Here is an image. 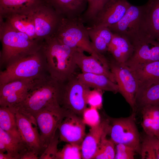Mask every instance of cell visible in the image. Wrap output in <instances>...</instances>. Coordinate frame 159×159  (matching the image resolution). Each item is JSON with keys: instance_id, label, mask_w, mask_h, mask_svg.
<instances>
[{"instance_id": "obj_1", "label": "cell", "mask_w": 159, "mask_h": 159, "mask_svg": "<svg viewBox=\"0 0 159 159\" xmlns=\"http://www.w3.org/2000/svg\"><path fill=\"white\" fill-rule=\"evenodd\" d=\"M42 48L51 78L64 83L74 76L77 66L74 58L77 49L64 44L54 36L44 40Z\"/></svg>"}, {"instance_id": "obj_2", "label": "cell", "mask_w": 159, "mask_h": 159, "mask_svg": "<svg viewBox=\"0 0 159 159\" xmlns=\"http://www.w3.org/2000/svg\"><path fill=\"white\" fill-rule=\"evenodd\" d=\"M0 39L2 45L0 67L21 57L36 52L41 49L43 42L32 39L1 19Z\"/></svg>"}, {"instance_id": "obj_3", "label": "cell", "mask_w": 159, "mask_h": 159, "mask_svg": "<svg viewBox=\"0 0 159 159\" xmlns=\"http://www.w3.org/2000/svg\"><path fill=\"white\" fill-rule=\"evenodd\" d=\"M63 84L49 75L44 79L38 80L24 100L16 106L21 111L34 117L46 107L60 106L59 97Z\"/></svg>"}, {"instance_id": "obj_4", "label": "cell", "mask_w": 159, "mask_h": 159, "mask_svg": "<svg viewBox=\"0 0 159 159\" xmlns=\"http://www.w3.org/2000/svg\"><path fill=\"white\" fill-rule=\"evenodd\" d=\"M0 72V85L13 81L44 79L49 75L42 48L21 57L7 64Z\"/></svg>"}, {"instance_id": "obj_5", "label": "cell", "mask_w": 159, "mask_h": 159, "mask_svg": "<svg viewBox=\"0 0 159 159\" xmlns=\"http://www.w3.org/2000/svg\"><path fill=\"white\" fill-rule=\"evenodd\" d=\"M61 16L54 35L59 41L72 48L89 53L110 68L109 61L104 55L95 50L88 34L87 28L79 19H69Z\"/></svg>"}, {"instance_id": "obj_6", "label": "cell", "mask_w": 159, "mask_h": 159, "mask_svg": "<svg viewBox=\"0 0 159 159\" xmlns=\"http://www.w3.org/2000/svg\"><path fill=\"white\" fill-rule=\"evenodd\" d=\"M145 7V4L135 6L131 4L122 18L108 27L113 33L127 37L132 43L148 36L144 26Z\"/></svg>"}, {"instance_id": "obj_7", "label": "cell", "mask_w": 159, "mask_h": 159, "mask_svg": "<svg viewBox=\"0 0 159 159\" xmlns=\"http://www.w3.org/2000/svg\"><path fill=\"white\" fill-rule=\"evenodd\" d=\"M125 117L109 118L108 134L115 144H123L140 154L141 142L135 121V112Z\"/></svg>"}, {"instance_id": "obj_8", "label": "cell", "mask_w": 159, "mask_h": 159, "mask_svg": "<svg viewBox=\"0 0 159 159\" xmlns=\"http://www.w3.org/2000/svg\"><path fill=\"white\" fill-rule=\"evenodd\" d=\"M63 84L59 104L64 110L80 116L87 108L86 98L90 88L73 77Z\"/></svg>"}, {"instance_id": "obj_9", "label": "cell", "mask_w": 159, "mask_h": 159, "mask_svg": "<svg viewBox=\"0 0 159 159\" xmlns=\"http://www.w3.org/2000/svg\"><path fill=\"white\" fill-rule=\"evenodd\" d=\"M68 111L59 105L51 106L35 116L44 151L54 137L57 129Z\"/></svg>"}, {"instance_id": "obj_10", "label": "cell", "mask_w": 159, "mask_h": 159, "mask_svg": "<svg viewBox=\"0 0 159 159\" xmlns=\"http://www.w3.org/2000/svg\"><path fill=\"white\" fill-rule=\"evenodd\" d=\"M36 35L41 41L54 36L61 16L46 1L31 11Z\"/></svg>"}, {"instance_id": "obj_11", "label": "cell", "mask_w": 159, "mask_h": 159, "mask_svg": "<svg viewBox=\"0 0 159 159\" xmlns=\"http://www.w3.org/2000/svg\"><path fill=\"white\" fill-rule=\"evenodd\" d=\"M8 107L15 114L18 130L22 140L31 150L40 156L44 150L35 118L21 111L16 106Z\"/></svg>"}, {"instance_id": "obj_12", "label": "cell", "mask_w": 159, "mask_h": 159, "mask_svg": "<svg viewBox=\"0 0 159 159\" xmlns=\"http://www.w3.org/2000/svg\"><path fill=\"white\" fill-rule=\"evenodd\" d=\"M110 69L115 77L119 92L130 105L133 111L136 110L135 98L138 89L137 81L130 69L114 59L109 61Z\"/></svg>"}, {"instance_id": "obj_13", "label": "cell", "mask_w": 159, "mask_h": 159, "mask_svg": "<svg viewBox=\"0 0 159 159\" xmlns=\"http://www.w3.org/2000/svg\"><path fill=\"white\" fill-rule=\"evenodd\" d=\"M37 80H17L0 85V107H9L21 103Z\"/></svg>"}, {"instance_id": "obj_14", "label": "cell", "mask_w": 159, "mask_h": 159, "mask_svg": "<svg viewBox=\"0 0 159 159\" xmlns=\"http://www.w3.org/2000/svg\"><path fill=\"white\" fill-rule=\"evenodd\" d=\"M132 44L134 52L125 64L130 69L144 64L159 61V42L147 36Z\"/></svg>"}, {"instance_id": "obj_15", "label": "cell", "mask_w": 159, "mask_h": 159, "mask_svg": "<svg viewBox=\"0 0 159 159\" xmlns=\"http://www.w3.org/2000/svg\"><path fill=\"white\" fill-rule=\"evenodd\" d=\"M58 129L61 141L81 144L85 137V125L80 116L68 111Z\"/></svg>"}, {"instance_id": "obj_16", "label": "cell", "mask_w": 159, "mask_h": 159, "mask_svg": "<svg viewBox=\"0 0 159 159\" xmlns=\"http://www.w3.org/2000/svg\"><path fill=\"white\" fill-rule=\"evenodd\" d=\"M127 0H110L88 26L109 27L117 23L130 5Z\"/></svg>"}, {"instance_id": "obj_17", "label": "cell", "mask_w": 159, "mask_h": 159, "mask_svg": "<svg viewBox=\"0 0 159 159\" xmlns=\"http://www.w3.org/2000/svg\"><path fill=\"white\" fill-rule=\"evenodd\" d=\"M108 119L101 120L97 126L91 128L81 144L82 159H93L102 140L108 135Z\"/></svg>"}, {"instance_id": "obj_18", "label": "cell", "mask_w": 159, "mask_h": 159, "mask_svg": "<svg viewBox=\"0 0 159 159\" xmlns=\"http://www.w3.org/2000/svg\"><path fill=\"white\" fill-rule=\"evenodd\" d=\"M74 58L77 66L80 68L82 72L103 74L116 83L114 75L110 69L93 55L87 56L84 52L76 49Z\"/></svg>"}, {"instance_id": "obj_19", "label": "cell", "mask_w": 159, "mask_h": 159, "mask_svg": "<svg viewBox=\"0 0 159 159\" xmlns=\"http://www.w3.org/2000/svg\"><path fill=\"white\" fill-rule=\"evenodd\" d=\"M31 11L8 14L0 16V19L14 29L26 34L32 39L40 40L36 35Z\"/></svg>"}, {"instance_id": "obj_20", "label": "cell", "mask_w": 159, "mask_h": 159, "mask_svg": "<svg viewBox=\"0 0 159 159\" xmlns=\"http://www.w3.org/2000/svg\"><path fill=\"white\" fill-rule=\"evenodd\" d=\"M113 33V37L109 45L108 52L118 63L125 64L132 55L134 46L127 37L119 34Z\"/></svg>"}, {"instance_id": "obj_21", "label": "cell", "mask_w": 159, "mask_h": 159, "mask_svg": "<svg viewBox=\"0 0 159 159\" xmlns=\"http://www.w3.org/2000/svg\"><path fill=\"white\" fill-rule=\"evenodd\" d=\"M62 16L79 19L86 10L87 0H46Z\"/></svg>"}, {"instance_id": "obj_22", "label": "cell", "mask_w": 159, "mask_h": 159, "mask_svg": "<svg viewBox=\"0 0 159 159\" xmlns=\"http://www.w3.org/2000/svg\"><path fill=\"white\" fill-rule=\"evenodd\" d=\"M144 26L147 34L159 42V0H148L145 4Z\"/></svg>"}, {"instance_id": "obj_23", "label": "cell", "mask_w": 159, "mask_h": 159, "mask_svg": "<svg viewBox=\"0 0 159 159\" xmlns=\"http://www.w3.org/2000/svg\"><path fill=\"white\" fill-rule=\"evenodd\" d=\"M76 77L78 80L89 88L115 93L119 92V88L117 84L105 75L82 72L78 74Z\"/></svg>"}, {"instance_id": "obj_24", "label": "cell", "mask_w": 159, "mask_h": 159, "mask_svg": "<svg viewBox=\"0 0 159 159\" xmlns=\"http://www.w3.org/2000/svg\"><path fill=\"white\" fill-rule=\"evenodd\" d=\"M93 46L99 54L103 55L108 52L113 33L108 27L87 26Z\"/></svg>"}, {"instance_id": "obj_25", "label": "cell", "mask_w": 159, "mask_h": 159, "mask_svg": "<svg viewBox=\"0 0 159 159\" xmlns=\"http://www.w3.org/2000/svg\"><path fill=\"white\" fill-rule=\"evenodd\" d=\"M138 87L159 81V61L148 62L130 69Z\"/></svg>"}, {"instance_id": "obj_26", "label": "cell", "mask_w": 159, "mask_h": 159, "mask_svg": "<svg viewBox=\"0 0 159 159\" xmlns=\"http://www.w3.org/2000/svg\"><path fill=\"white\" fill-rule=\"evenodd\" d=\"M140 110L141 125L145 134L159 136V104L148 105Z\"/></svg>"}, {"instance_id": "obj_27", "label": "cell", "mask_w": 159, "mask_h": 159, "mask_svg": "<svg viewBox=\"0 0 159 159\" xmlns=\"http://www.w3.org/2000/svg\"><path fill=\"white\" fill-rule=\"evenodd\" d=\"M135 103L137 110L159 104V81L138 87Z\"/></svg>"}, {"instance_id": "obj_28", "label": "cell", "mask_w": 159, "mask_h": 159, "mask_svg": "<svg viewBox=\"0 0 159 159\" xmlns=\"http://www.w3.org/2000/svg\"><path fill=\"white\" fill-rule=\"evenodd\" d=\"M46 1V0H0V16L31 12Z\"/></svg>"}, {"instance_id": "obj_29", "label": "cell", "mask_w": 159, "mask_h": 159, "mask_svg": "<svg viewBox=\"0 0 159 159\" xmlns=\"http://www.w3.org/2000/svg\"><path fill=\"white\" fill-rule=\"evenodd\" d=\"M0 139L4 144L6 152L13 159H23L27 154L33 152L22 140L13 138L1 128Z\"/></svg>"}, {"instance_id": "obj_30", "label": "cell", "mask_w": 159, "mask_h": 159, "mask_svg": "<svg viewBox=\"0 0 159 159\" xmlns=\"http://www.w3.org/2000/svg\"><path fill=\"white\" fill-rule=\"evenodd\" d=\"M0 128L13 138L22 140L18 130L15 114L9 107H0Z\"/></svg>"}, {"instance_id": "obj_31", "label": "cell", "mask_w": 159, "mask_h": 159, "mask_svg": "<svg viewBox=\"0 0 159 159\" xmlns=\"http://www.w3.org/2000/svg\"><path fill=\"white\" fill-rule=\"evenodd\" d=\"M140 154L142 159H159V136L146 135L141 143Z\"/></svg>"}, {"instance_id": "obj_32", "label": "cell", "mask_w": 159, "mask_h": 159, "mask_svg": "<svg viewBox=\"0 0 159 159\" xmlns=\"http://www.w3.org/2000/svg\"><path fill=\"white\" fill-rule=\"evenodd\" d=\"M110 0H87V8L80 18L84 23L90 25L95 20L97 14Z\"/></svg>"}, {"instance_id": "obj_33", "label": "cell", "mask_w": 159, "mask_h": 159, "mask_svg": "<svg viewBox=\"0 0 159 159\" xmlns=\"http://www.w3.org/2000/svg\"><path fill=\"white\" fill-rule=\"evenodd\" d=\"M115 155V144L106 137L102 140L93 159H114Z\"/></svg>"}, {"instance_id": "obj_34", "label": "cell", "mask_w": 159, "mask_h": 159, "mask_svg": "<svg viewBox=\"0 0 159 159\" xmlns=\"http://www.w3.org/2000/svg\"><path fill=\"white\" fill-rule=\"evenodd\" d=\"M82 158L81 145L67 143L58 150L55 159H80Z\"/></svg>"}, {"instance_id": "obj_35", "label": "cell", "mask_w": 159, "mask_h": 159, "mask_svg": "<svg viewBox=\"0 0 159 159\" xmlns=\"http://www.w3.org/2000/svg\"><path fill=\"white\" fill-rule=\"evenodd\" d=\"M98 109L91 107L86 108L82 114V120L85 125L91 128L98 125L100 123V117Z\"/></svg>"}, {"instance_id": "obj_36", "label": "cell", "mask_w": 159, "mask_h": 159, "mask_svg": "<svg viewBox=\"0 0 159 159\" xmlns=\"http://www.w3.org/2000/svg\"><path fill=\"white\" fill-rule=\"evenodd\" d=\"M137 153L133 148L126 145L115 144V159H133Z\"/></svg>"}, {"instance_id": "obj_37", "label": "cell", "mask_w": 159, "mask_h": 159, "mask_svg": "<svg viewBox=\"0 0 159 159\" xmlns=\"http://www.w3.org/2000/svg\"><path fill=\"white\" fill-rule=\"evenodd\" d=\"M102 91L94 89L90 90L87 96V104L90 107H93L97 109L101 108L102 106Z\"/></svg>"}, {"instance_id": "obj_38", "label": "cell", "mask_w": 159, "mask_h": 159, "mask_svg": "<svg viewBox=\"0 0 159 159\" xmlns=\"http://www.w3.org/2000/svg\"><path fill=\"white\" fill-rule=\"evenodd\" d=\"M58 137L55 135L42 154L39 156L40 159H55L58 151L57 148L58 144Z\"/></svg>"}, {"instance_id": "obj_39", "label": "cell", "mask_w": 159, "mask_h": 159, "mask_svg": "<svg viewBox=\"0 0 159 159\" xmlns=\"http://www.w3.org/2000/svg\"><path fill=\"white\" fill-rule=\"evenodd\" d=\"M0 159H13L12 157L9 154L0 152Z\"/></svg>"}]
</instances>
